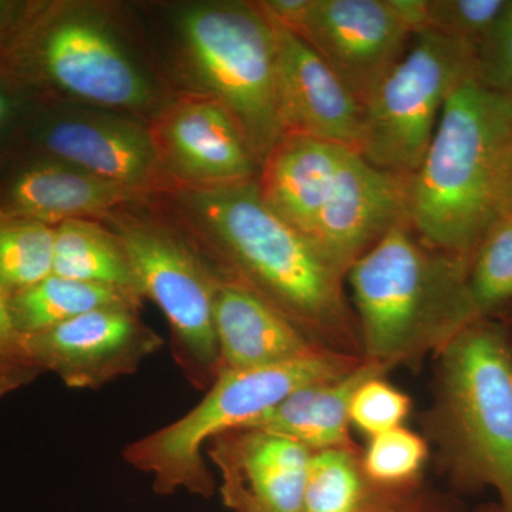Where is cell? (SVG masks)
Wrapping results in <instances>:
<instances>
[{"label": "cell", "instance_id": "1", "mask_svg": "<svg viewBox=\"0 0 512 512\" xmlns=\"http://www.w3.org/2000/svg\"><path fill=\"white\" fill-rule=\"evenodd\" d=\"M157 198L222 278L254 293L320 348L363 357L346 275L266 204L256 180L177 187Z\"/></svg>", "mask_w": 512, "mask_h": 512}, {"label": "cell", "instance_id": "2", "mask_svg": "<svg viewBox=\"0 0 512 512\" xmlns=\"http://www.w3.org/2000/svg\"><path fill=\"white\" fill-rule=\"evenodd\" d=\"M0 64L42 100L120 111L147 123L177 93L136 18L104 3L26 2Z\"/></svg>", "mask_w": 512, "mask_h": 512}, {"label": "cell", "instance_id": "3", "mask_svg": "<svg viewBox=\"0 0 512 512\" xmlns=\"http://www.w3.org/2000/svg\"><path fill=\"white\" fill-rule=\"evenodd\" d=\"M470 259L424 244L409 222L394 225L350 266V303L362 356L394 369L439 355L478 318Z\"/></svg>", "mask_w": 512, "mask_h": 512}, {"label": "cell", "instance_id": "4", "mask_svg": "<svg viewBox=\"0 0 512 512\" xmlns=\"http://www.w3.org/2000/svg\"><path fill=\"white\" fill-rule=\"evenodd\" d=\"M161 62L175 92L218 101L244 134L259 168L285 136L276 83V30L256 2L202 0L167 6Z\"/></svg>", "mask_w": 512, "mask_h": 512}, {"label": "cell", "instance_id": "5", "mask_svg": "<svg viewBox=\"0 0 512 512\" xmlns=\"http://www.w3.org/2000/svg\"><path fill=\"white\" fill-rule=\"evenodd\" d=\"M511 140L512 111L503 94L473 77L448 97L407 183V222L424 244L471 261L498 220V164Z\"/></svg>", "mask_w": 512, "mask_h": 512}, {"label": "cell", "instance_id": "6", "mask_svg": "<svg viewBox=\"0 0 512 512\" xmlns=\"http://www.w3.org/2000/svg\"><path fill=\"white\" fill-rule=\"evenodd\" d=\"M437 359L427 433L457 488H493L512 512V342L508 323L480 318Z\"/></svg>", "mask_w": 512, "mask_h": 512}, {"label": "cell", "instance_id": "7", "mask_svg": "<svg viewBox=\"0 0 512 512\" xmlns=\"http://www.w3.org/2000/svg\"><path fill=\"white\" fill-rule=\"evenodd\" d=\"M362 359L320 350L282 365L224 370L194 409L163 429L128 444L123 451L124 460L151 474L158 494L185 490L211 497L214 476L202 456L208 441L247 426L303 386L345 375Z\"/></svg>", "mask_w": 512, "mask_h": 512}, {"label": "cell", "instance_id": "8", "mask_svg": "<svg viewBox=\"0 0 512 512\" xmlns=\"http://www.w3.org/2000/svg\"><path fill=\"white\" fill-rule=\"evenodd\" d=\"M96 221L120 239L138 292L167 319L171 353L185 379L197 389H208L220 370L214 326L220 274L157 195Z\"/></svg>", "mask_w": 512, "mask_h": 512}, {"label": "cell", "instance_id": "9", "mask_svg": "<svg viewBox=\"0 0 512 512\" xmlns=\"http://www.w3.org/2000/svg\"><path fill=\"white\" fill-rule=\"evenodd\" d=\"M474 74L471 47L429 29L414 33L406 55L365 104L359 153L390 173H416L448 97Z\"/></svg>", "mask_w": 512, "mask_h": 512}, {"label": "cell", "instance_id": "10", "mask_svg": "<svg viewBox=\"0 0 512 512\" xmlns=\"http://www.w3.org/2000/svg\"><path fill=\"white\" fill-rule=\"evenodd\" d=\"M18 153L53 158L148 194L175 188L158 158L150 124L120 111L42 100Z\"/></svg>", "mask_w": 512, "mask_h": 512}, {"label": "cell", "instance_id": "11", "mask_svg": "<svg viewBox=\"0 0 512 512\" xmlns=\"http://www.w3.org/2000/svg\"><path fill=\"white\" fill-rule=\"evenodd\" d=\"M148 124L175 188L220 187L258 178V160L218 101L177 92Z\"/></svg>", "mask_w": 512, "mask_h": 512}, {"label": "cell", "instance_id": "12", "mask_svg": "<svg viewBox=\"0 0 512 512\" xmlns=\"http://www.w3.org/2000/svg\"><path fill=\"white\" fill-rule=\"evenodd\" d=\"M365 104L406 55L413 32L389 0H316L296 35Z\"/></svg>", "mask_w": 512, "mask_h": 512}, {"label": "cell", "instance_id": "13", "mask_svg": "<svg viewBox=\"0 0 512 512\" xmlns=\"http://www.w3.org/2000/svg\"><path fill=\"white\" fill-rule=\"evenodd\" d=\"M25 339L42 373H55L70 389H99L133 375L164 343L128 308L97 309Z\"/></svg>", "mask_w": 512, "mask_h": 512}, {"label": "cell", "instance_id": "14", "mask_svg": "<svg viewBox=\"0 0 512 512\" xmlns=\"http://www.w3.org/2000/svg\"><path fill=\"white\" fill-rule=\"evenodd\" d=\"M409 177L390 173L350 151L308 239L348 275L350 266L400 222L407 221Z\"/></svg>", "mask_w": 512, "mask_h": 512}, {"label": "cell", "instance_id": "15", "mask_svg": "<svg viewBox=\"0 0 512 512\" xmlns=\"http://www.w3.org/2000/svg\"><path fill=\"white\" fill-rule=\"evenodd\" d=\"M234 512H303L312 451L271 431L239 427L208 441Z\"/></svg>", "mask_w": 512, "mask_h": 512}, {"label": "cell", "instance_id": "16", "mask_svg": "<svg viewBox=\"0 0 512 512\" xmlns=\"http://www.w3.org/2000/svg\"><path fill=\"white\" fill-rule=\"evenodd\" d=\"M156 195L53 160L15 154L0 170V214L56 227L73 220H100Z\"/></svg>", "mask_w": 512, "mask_h": 512}, {"label": "cell", "instance_id": "17", "mask_svg": "<svg viewBox=\"0 0 512 512\" xmlns=\"http://www.w3.org/2000/svg\"><path fill=\"white\" fill-rule=\"evenodd\" d=\"M275 26L276 83L286 134L360 150L365 109L301 37Z\"/></svg>", "mask_w": 512, "mask_h": 512}, {"label": "cell", "instance_id": "18", "mask_svg": "<svg viewBox=\"0 0 512 512\" xmlns=\"http://www.w3.org/2000/svg\"><path fill=\"white\" fill-rule=\"evenodd\" d=\"M214 326L220 350L218 373L282 365L328 350L254 293L222 276L215 292Z\"/></svg>", "mask_w": 512, "mask_h": 512}, {"label": "cell", "instance_id": "19", "mask_svg": "<svg viewBox=\"0 0 512 512\" xmlns=\"http://www.w3.org/2000/svg\"><path fill=\"white\" fill-rule=\"evenodd\" d=\"M353 150L333 141L285 134L259 168L256 183L261 197L308 238L340 168Z\"/></svg>", "mask_w": 512, "mask_h": 512}, {"label": "cell", "instance_id": "20", "mask_svg": "<svg viewBox=\"0 0 512 512\" xmlns=\"http://www.w3.org/2000/svg\"><path fill=\"white\" fill-rule=\"evenodd\" d=\"M392 372L363 357L348 373L303 386L274 409L244 427L271 431L296 441L312 453L325 450H357L350 424V404L367 380Z\"/></svg>", "mask_w": 512, "mask_h": 512}, {"label": "cell", "instance_id": "21", "mask_svg": "<svg viewBox=\"0 0 512 512\" xmlns=\"http://www.w3.org/2000/svg\"><path fill=\"white\" fill-rule=\"evenodd\" d=\"M362 450L318 451L312 454L303 512H427L417 493L384 490L366 476Z\"/></svg>", "mask_w": 512, "mask_h": 512}, {"label": "cell", "instance_id": "22", "mask_svg": "<svg viewBox=\"0 0 512 512\" xmlns=\"http://www.w3.org/2000/svg\"><path fill=\"white\" fill-rule=\"evenodd\" d=\"M141 303L143 298L136 293L55 274L8 298L10 316L23 338L39 335L97 309L128 308L138 311Z\"/></svg>", "mask_w": 512, "mask_h": 512}, {"label": "cell", "instance_id": "23", "mask_svg": "<svg viewBox=\"0 0 512 512\" xmlns=\"http://www.w3.org/2000/svg\"><path fill=\"white\" fill-rule=\"evenodd\" d=\"M53 274L141 296L126 249L100 221L73 220L56 225Z\"/></svg>", "mask_w": 512, "mask_h": 512}, {"label": "cell", "instance_id": "24", "mask_svg": "<svg viewBox=\"0 0 512 512\" xmlns=\"http://www.w3.org/2000/svg\"><path fill=\"white\" fill-rule=\"evenodd\" d=\"M55 227L0 214V288L6 296L53 275Z\"/></svg>", "mask_w": 512, "mask_h": 512}, {"label": "cell", "instance_id": "25", "mask_svg": "<svg viewBox=\"0 0 512 512\" xmlns=\"http://www.w3.org/2000/svg\"><path fill=\"white\" fill-rule=\"evenodd\" d=\"M429 456L427 440L402 426L369 439L360 463L366 476L384 490L417 493Z\"/></svg>", "mask_w": 512, "mask_h": 512}, {"label": "cell", "instance_id": "26", "mask_svg": "<svg viewBox=\"0 0 512 512\" xmlns=\"http://www.w3.org/2000/svg\"><path fill=\"white\" fill-rule=\"evenodd\" d=\"M468 286L478 318L512 306V217L491 225L471 256Z\"/></svg>", "mask_w": 512, "mask_h": 512}, {"label": "cell", "instance_id": "27", "mask_svg": "<svg viewBox=\"0 0 512 512\" xmlns=\"http://www.w3.org/2000/svg\"><path fill=\"white\" fill-rule=\"evenodd\" d=\"M507 0H427V29L476 52Z\"/></svg>", "mask_w": 512, "mask_h": 512}, {"label": "cell", "instance_id": "28", "mask_svg": "<svg viewBox=\"0 0 512 512\" xmlns=\"http://www.w3.org/2000/svg\"><path fill=\"white\" fill-rule=\"evenodd\" d=\"M409 394L394 386L386 376H376L356 390L350 404V424L367 439L399 429L412 412Z\"/></svg>", "mask_w": 512, "mask_h": 512}, {"label": "cell", "instance_id": "29", "mask_svg": "<svg viewBox=\"0 0 512 512\" xmlns=\"http://www.w3.org/2000/svg\"><path fill=\"white\" fill-rule=\"evenodd\" d=\"M42 99L0 64V170L19 151L30 117Z\"/></svg>", "mask_w": 512, "mask_h": 512}, {"label": "cell", "instance_id": "30", "mask_svg": "<svg viewBox=\"0 0 512 512\" xmlns=\"http://www.w3.org/2000/svg\"><path fill=\"white\" fill-rule=\"evenodd\" d=\"M474 79L498 94H504L512 86V0H507L490 33L476 50Z\"/></svg>", "mask_w": 512, "mask_h": 512}, {"label": "cell", "instance_id": "31", "mask_svg": "<svg viewBox=\"0 0 512 512\" xmlns=\"http://www.w3.org/2000/svg\"><path fill=\"white\" fill-rule=\"evenodd\" d=\"M42 370L26 348V339L18 332L10 316L8 296L0 288V396L32 383Z\"/></svg>", "mask_w": 512, "mask_h": 512}, {"label": "cell", "instance_id": "32", "mask_svg": "<svg viewBox=\"0 0 512 512\" xmlns=\"http://www.w3.org/2000/svg\"><path fill=\"white\" fill-rule=\"evenodd\" d=\"M498 218L512 217V140L501 156L495 185Z\"/></svg>", "mask_w": 512, "mask_h": 512}, {"label": "cell", "instance_id": "33", "mask_svg": "<svg viewBox=\"0 0 512 512\" xmlns=\"http://www.w3.org/2000/svg\"><path fill=\"white\" fill-rule=\"evenodd\" d=\"M389 3L413 35L427 29V0H389Z\"/></svg>", "mask_w": 512, "mask_h": 512}, {"label": "cell", "instance_id": "34", "mask_svg": "<svg viewBox=\"0 0 512 512\" xmlns=\"http://www.w3.org/2000/svg\"><path fill=\"white\" fill-rule=\"evenodd\" d=\"M26 2H10V0H0V52L6 45L13 29L18 25Z\"/></svg>", "mask_w": 512, "mask_h": 512}, {"label": "cell", "instance_id": "35", "mask_svg": "<svg viewBox=\"0 0 512 512\" xmlns=\"http://www.w3.org/2000/svg\"><path fill=\"white\" fill-rule=\"evenodd\" d=\"M477 512H504L500 504H488L481 507Z\"/></svg>", "mask_w": 512, "mask_h": 512}, {"label": "cell", "instance_id": "36", "mask_svg": "<svg viewBox=\"0 0 512 512\" xmlns=\"http://www.w3.org/2000/svg\"><path fill=\"white\" fill-rule=\"evenodd\" d=\"M503 96L505 97V100H507L508 106H510L512 111V86L503 94Z\"/></svg>", "mask_w": 512, "mask_h": 512}, {"label": "cell", "instance_id": "37", "mask_svg": "<svg viewBox=\"0 0 512 512\" xmlns=\"http://www.w3.org/2000/svg\"><path fill=\"white\" fill-rule=\"evenodd\" d=\"M512 309V306H511ZM508 329H510V335H511V342H512V316H511V323L508 325Z\"/></svg>", "mask_w": 512, "mask_h": 512}, {"label": "cell", "instance_id": "38", "mask_svg": "<svg viewBox=\"0 0 512 512\" xmlns=\"http://www.w3.org/2000/svg\"><path fill=\"white\" fill-rule=\"evenodd\" d=\"M427 512H433V511L429 510V511H427Z\"/></svg>", "mask_w": 512, "mask_h": 512}]
</instances>
